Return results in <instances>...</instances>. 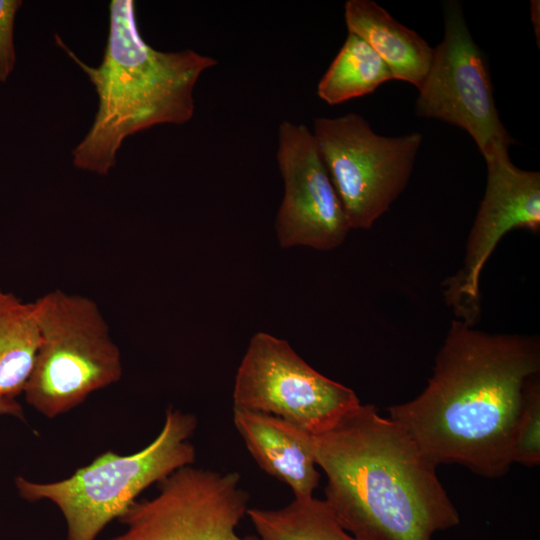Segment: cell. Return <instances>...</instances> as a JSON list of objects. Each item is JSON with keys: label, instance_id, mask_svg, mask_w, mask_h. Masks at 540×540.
<instances>
[{"label": "cell", "instance_id": "2", "mask_svg": "<svg viewBox=\"0 0 540 540\" xmlns=\"http://www.w3.org/2000/svg\"><path fill=\"white\" fill-rule=\"evenodd\" d=\"M324 502L359 540H432L460 515L411 435L375 406L358 404L312 435Z\"/></svg>", "mask_w": 540, "mask_h": 540}, {"label": "cell", "instance_id": "19", "mask_svg": "<svg viewBox=\"0 0 540 540\" xmlns=\"http://www.w3.org/2000/svg\"><path fill=\"white\" fill-rule=\"evenodd\" d=\"M13 416L19 419H24L22 406L11 397H0V416Z\"/></svg>", "mask_w": 540, "mask_h": 540}, {"label": "cell", "instance_id": "13", "mask_svg": "<svg viewBox=\"0 0 540 540\" xmlns=\"http://www.w3.org/2000/svg\"><path fill=\"white\" fill-rule=\"evenodd\" d=\"M344 17L349 33L362 38L385 62L393 79L419 88L433 58L432 48L419 34L395 20L372 0H348Z\"/></svg>", "mask_w": 540, "mask_h": 540}, {"label": "cell", "instance_id": "10", "mask_svg": "<svg viewBox=\"0 0 540 540\" xmlns=\"http://www.w3.org/2000/svg\"><path fill=\"white\" fill-rule=\"evenodd\" d=\"M507 146L484 157L487 182L469 233L462 266L444 286L457 319L474 325L481 310L480 277L500 240L514 229H540V173L516 167Z\"/></svg>", "mask_w": 540, "mask_h": 540}, {"label": "cell", "instance_id": "7", "mask_svg": "<svg viewBox=\"0 0 540 540\" xmlns=\"http://www.w3.org/2000/svg\"><path fill=\"white\" fill-rule=\"evenodd\" d=\"M349 387L322 375L283 339L252 336L235 375L233 408L265 413L312 435L360 404Z\"/></svg>", "mask_w": 540, "mask_h": 540}, {"label": "cell", "instance_id": "18", "mask_svg": "<svg viewBox=\"0 0 540 540\" xmlns=\"http://www.w3.org/2000/svg\"><path fill=\"white\" fill-rule=\"evenodd\" d=\"M21 5V0H0V83L7 81L15 66L14 21Z\"/></svg>", "mask_w": 540, "mask_h": 540}, {"label": "cell", "instance_id": "9", "mask_svg": "<svg viewBox=\"0 0 540 540\" xmlns=\"http://www.w3.org/2000/svg\"><path fill=\"white\" fill-rule=\"evenodd\" d=\"M444 24V38L434 48L418 88L415 112L465 130L486 157L514 141L499 118L487 59L473 40L458 1L444 5Z\"/></svg>", "mask_w": 540, "mask_h": 540}, {"label": "cell", "instance_id": "8", "mask_svg": "<svg viewBox=\"0 0 540 540\" xmlns=\"http://www.w3.org/2000/svg\"><path fill=\"white\" fill-rule=\"evenodd\" d=\"M248 502L238 472L185 466L157 495L133 502L119 518L125 530L110 540H257L236 531Z\"/></svg>", "mask_w": 540, "mask_h": 540}, {"label": "cell", "instance_id": "5", "mask_svg": "<svg viewBox=\"0 0 540 540\" xmlns=\"http://www.w3.org/2000/svg\"><path fill=\"white\" fill-rule=\"evenodd\" d=\"M33 304L40 344L23 393L31 407L52 419L118 382L121 353L92 299L53 290Z\"/></svg>", "mask_w": 540, "mask_h": 540}, {"label": "cell", "instance_id": "16", "mask_svg": "<svg viewBox=\"0 0 540 540\" xmlns=\"http://www.w3.org/2000/svg\"><path fill=\"white\" fill-rule=\"evenodd\" d=\"M391 79L379 55L362 38L349 33L320 79L317 95L329 105H336L370 94Z\"/></svg>", "mask_w": 540, "mask_h": 540}, {"label": "cell", "instance_id": "4", "mask_svg": "<svg viewBox=\"0 0 540 540\" xmlns=\"http://www.w3.org/2000/svg\"><path fill=\"white\" fill-rule=\"evenodd\" d=\"M196 427L194 415L168 408L160 433L138 452L106 451L68 478L34 482L19 476L15 487L27 501L47 500L58 507L66 523V540H95L145 489L193 465L196 452L190 438Z\"/></svg>", "mask_w": 540, "mask_h": 540}, {"label": "cell", "instance_id": "1", "mask_svg": "<svg viewBox=\"0 0 540 540\" xmlns=\"http://www.w3.org/2000/svg\"><path fill=\"white\" fill-rule=\"evenodd\" d=\"M540 372L536 335L488 333L451 322L427 386L388 408L435 465L458 464L487 478L508 472L528 380Z\"/></svg>", "mask_w": 540, "mask_h": 540}, {"label": "cell", "instance_id": "17", "mask_svg": "<svg viewBox=\"0 0 540 540\" xmlns=\"http://www.w3.org/2000/svg\"><path fill=\"white\" fill-rule=\"evenodd\" d=\"M512 463L533 467L540 463V378L532 376L524 389L512 441Z\"/></svg>", "mask_w": 540, "mask_h": 540}, {"label": "cell", "instance_id": "11", "mask_svg": "<svg viewBox=\"0 0 540 540\" xmlns=\"http://www.w3.org/2000/svg\"><path fill=\"white\" fill-rule=\"evenodd\" d=\"M276 159L284 183L275 219L279 245L321 251L340 246L351 228L307 126L288 120L279 125Z\"/></svg>", "mask_w": 540, "mask_h": 540}, {"label": "cell", "instance_id": "6", "mask_svg": "<svg viewBox=\"0 0 540 540\" xmlns=\"http://www.w3.org/2000/svg\"><path fill=\"white\" fill-rule=\"evenodd\" d=\"M351 229H370L408 184L422 135L381 136L359 114L317 117L312 132Z\"/></svg>", "mask_w": 540, "mask_h": 540}, {"label": "cell", "instance_id": "14", "mask_svg": "<svg viewBox=\"0 0 540 540\" xmlns=\"http://www.w3.org/2000/svg\"><path fill=\"white\" fill-rule=\"evenodd\" d=\"M40 344L33 302L0 288V397L24 392Z\"/></svg>", "mask_w": 540, "mask_h": 540}, {"label": "cell", "instance_id": "3", "mask_svg": "<svg viewBox=\"0 0 540 540\" xmlns=\"http://www.w3.org/2000/svg\"><path fill=\"white\" fill-rule=\"evenodd\" d=\"M109 8V35L99 66L81 61L55 35L56 44L87 74L98 95L93 124L72 155L75 167L99 175L115 166L126 137L191 120L196 82L217 64L193 50L163 52L150 46L139 32L133 0H113Z\"/></svg>", "mask_w": 540, "mask_h": 540}, {"label": "cell", "instance_id": "12", "mask_svg": "<svg viewBox=\"0 0 540 540\" xmlns=\"http://www.w3.org/2000/svg\"><path fill=\"white\" fill-rule=\"evenodd\" d=\"M233 423L264 472L286 484L293 498L314 497L320 474L312 434L279 417L240 408H233Z\"/></svg>", "mask_w": 540, "mask_h": 540}, {"label": "cell", "instance_id": "15", "mask_svg": "<svg viewBox=\"0 0 540 540\" xmlns=\"http://www.w3.org/2000/svg\"><path fill=\"white\" fill-rule=\"evenodd\" d=\"M247 515L259 540H359L315 497L293 498L277 509L249 508Z\"/></svg>", "mask_w": 540, "mask_h": 540}]
</instances>
